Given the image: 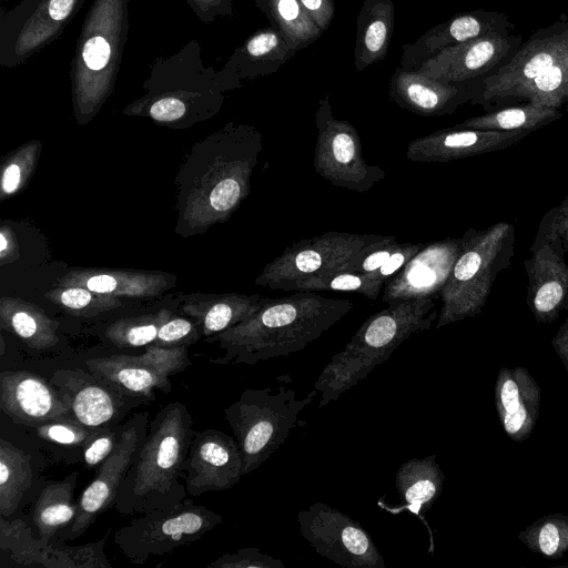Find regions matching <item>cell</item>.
I'll use <instances>...</instances> for the list:
<instances>
[{
	"label": "cell",
	"instance_id": "1",
	"mask_svg": "<svg viewBox=\"0 0 568 568\" xmlns=\"http://www.w3.org/2000/svg\"><path fill=\"white\" fill-rule=\"evenodd\" d=\"M353 307V303L346 298L328 297L316 292L266 297L246 320L206 337V342H216L224 351L223 356L212 362L254 365L297 353L320 338Z\"/></svg>",
	"mask_w": 568,
	"mask_h": 568
},
{
	"label": "cell",
	"instance_id": "2",
	"mask_svg": "<svg viewBox=\"0 0 568 568\" xmlns=\"http://www.w3.org/2000/svg\"><path fill=\"white\" fill-rule=\"evenodd\" d=\"M196 432L185 404L174 400L164 405L150 419L113 508L123 516L141 515L185 499L182 470Z\"/></svg>",
	"mask_w": 568,
	"mask_h": 568
},
{
	"label": "cell",
	"instance_id": "3",
	"mask_svg": "<svg viewBox=\"0 0 568 568\" xmlns=\"http://www.w3.org/2000/svg\"><path fill=\"white\" fill-rule=\"evenodd\" d=\"M437 316L434 298L419 297L388 303L367 317L316 379L314 388L322 393L317 407L336 400L388 359L410 335L429 329Z\"/></svg>",
	"mask_w": 568,
	"mask_h": 568
},
{
	"label": "cell",
	"instance_id": "4",
	"mask_svg": "<svg viewBox=\"0 0 568 568\" xmlns=\"http://www.w3.org/2000/svg\"><path fill=\"white\" fill-rule=\"evenodd\" d=\"M462 251L439 294L436 327L481 313L499 271L513 256L514 227L499 222L486 230L469 229Z\"/></svg>",
	"mask_w": 568,
	"mask_h": 568
},
{
	"label": "cell",
	"instance_id": "5",
	"mask_svg": "<svg viewBox=\"0 0 568 568\" xmlns=\"http://www.w3.org/2000/svg\"><path fill=\"white\" fill-rule=\"evenodd\" d=\"M318 390L297 398L285 385L275 388L244 389L239 399L224 408L243 462V476L256 470L286 440L291 430L305 422L300 414L312 403Z\"/></svg>",
	"mask_w": 568,
	"mask_h": 568
},
{
	"label": "cell",
	"instance_id": "6",
	"mask_svg": "<svg viewBox=\"0 0 568 568\" xmlns=\"http://www.w3.org/2000/svg\"><path fill=\"white\" fill-rule=\"evenodd\" d=\"M223 521V517L191 498L141 514L115 530L113 542L132 564L143 565L190 546Z\"/></svg>",
	"mask_w": 568,
	"mask_h": 568
},
{
	"label": "cell",
	"instance_id": "7",
	"mask_svg": "<svg viewBox=\"0 0 568 568\" xmlns=\"http://www.w3.org/2000/svg\"><path fill=\"white\" fill-rule=\"evenodd\" d=\"M384 235L325 232L287 246L268 262L255 284L274 291L294 292L314 277L352 270L358 258Z\"/></svg>",
	"mask_w": 568,
	"mask_h": 568
},
{
	"label": "cell",
	"instance_id": "8",
	"mask_svg": "<svg viewBox=\"0 0 568 568\" xmlns=\"http://www.w3.org/2000/svg\"><path fill=\"white\" fill-rule=\"evenodd\" d=\"M313 166L334 186L365 193L386 178L378 165L364 159L361 136L346 120L336 119L328 95L318 100Z\"/></svg>",
	"mask_w": 568,
	"mask_h": 568
},
{
	"label": "cell",
	"instance_id": "9",
	"mask_svg": "<svg viewBox=\"0 0 568 568\" xmlns=\"http://www.w3.org/2000/svg\"><path fill=\"white\" fill-rule=\"evenodd\" d=\"M300 532L321 556L345 568H385L371 535L348 515L317 501L297 514Z\"/></svg>",
	"mask_w": 568,
	"mask_h": 568
},
{
	"label": "cell",
	"instance_id": "10",
	"mask_svg": "<svg viewBox=\"0 0 568 568\" xmlns=\"http://www.w3.org/2000/svg\"><path fill=\"white\" fill-rule=\"evenodd\" d=\"M84 364L90 372L123 393L153 400L155 389L170 393V377L183 372L192 363L189 346L164 348L150 344L140 355L95 357L87 359Z\"/></svg>",
	"mask_w": 568,
	"mask_h": 568
},
{
	"label": "cell",
	"instance_id": "11",
	"mask_svg": "<svg viewBox=\"0 0 568 568\" xmlns=\"http://www.w3.org/2000/svg\"><path fill=\"white\" fill-rule=\"evenodd\" d=\"M150 419V413L143 410L125 420V427L115 448L98 466L93 480L78 500V511L73 523L67 530H61L60 540H74L81 537L101 514L114 506L119 488L135 452L145 437Z\"/></svg>",
	"mask_w": 568,
	"mask_h": 568
},
{
	"label": "cell",
	"instance_id": "12",
	"mask_svg": "<svg viewBox=\"0 0 568 568\" xmlns=\"http://www.w3.org/2000/svg\"><path fill=\"white\" fill-rule=\"evenodd\" d=\"M50 381L67 396L72 418L92 430L115 427L133 408L150 402L123 393L89 369H57Z\"/></svg>",
	"mask_w": 568,
	"mask_h": 568
},
{
	"label": "cell",
	"instance_id": "13",
	"mask_svg": "<svg viewBox=\"0 0 568 568\" xmlns=\"http://www.w3.org/2000/svg\"><path fill=\"white\" fill-rule=\"evenodd\" d=\"M106 536L81 546H68L60 539L47 542L36 538L21 519L0 517V549L18 566L44 568H111L104 554Z\"/></svg>",
	"mask_w": 568,
	"mask_h": 568
},
{
	"label": "cell",
	"instance_id": "14",
	"mask_svg": "<svg viewBox=\"0 0 568 568\" xmlns=\"http://www.w3.org/2000/svg\"><path fill=\"white\" fill-rule=\"evenodd\" d=\"M242 455L236 439L224 432L197 430L183 464L187 495L199 497L209 491H223L243 476Z\"/></svg>",
	"mask_w": 568,
	"mask_h": 568
},
{
	"label": "cell",
	"instance_id": "15",
	"mask_svg": "<svg viewBox=\"0 0 568 568\" xmlns=\"http://www.w3.org/2000/svg\"><path fill=\"white\" fill-rule=\"evenodd\" d=\"M0 408L13 423L33 428L72 418L67 396L50 379L27 371L0 374Z\"/></svg>",
	"mask_w": 568,
	"mask_h": 568
},
{
	"label": "cell",
	"instance_id": "16",
	"mask_svg": "<svg viewBox=\"0 0 568 568\" xmlns=\"http://www.w3.org/2000/svg\"><path fill=\"white\" fill-rule=\"evenodd\" d=\"M464 239L447 237L424 244L407 264L383 287L386 304L419 297H439L457 260Z\"/></svg>",
	"mask_w": 568,
	"mask_h": 568
},
{
	"label": "cell",
	"instance_id": "17",
	"mask_svg": "<svg viewBox=\"0 0 568 568\" xmlns=\"http://www.w3.org/2000/svg\"><path fill=\"white\" fill-rule=\"evenodd\" d=\"M529 131H495L450 128L408 143L406 159L415 163L449 162L507 149Z\"/></svg>",
	"mask_w": 568,
	"mask_h": 568
},
{
	"label": "cell",
	"instance_id": "18",
	"mask_svg": "<svg viewBox=\"0 0 568 568\" xmlns=\"http://www.w3.org/2000/svg\"><path fill=\"white\" fill-rule=\"evenodd\" d=\"M514 45L505 34L484 36L443 49L415 71L443 82L464 83L491 70Z\"/></svg>",
	"mask_w": 568,
	"mask_h": 568
},
{
	"label": "cell",
	"instance_id": "19",
	"mask_svg": "<svg viewBox=\"0 0 568 568\" xmlns=\"http://www.w3.org/2000/svg\"><path fill=\"white\" fill-rule=\"evenodd\" d=\"M541 390L525 367H503L495 383V407L506 435L516 443L532 433L539 415Z\"/></svg>",
	"mask_w": 568,
	"mask_h": 568
},
{
	"label": "cell",
	"instance_id": "20",
	"mask_svg": "<svg viewBox=\"0 0 568 568\" xmlns=\"http://www.w3.org/2000/svg\"><path fill=\"white\" fill-rule=\"evenodd\" d=\"M528 305L538 323L555 322L568 307V265L549 244L535 247L525 262Z\"/></svg>",
	"mask_w": 568,
	"mask_h": 568
},
{
	"label": "cell",
	"instance_id": "21",
	"mask_svg": "<svg viewBox=\"0 0 568 568\" xmlns=\"http://www.w3.org/2000/svg\"><path fill=\"white\" fill-rule=\"evenodd\" d=\"M490 13L469 12L437 24L415 42L403 45L400 68L415 71L427 59L443 49L488 34L500 33L504 23Z\"/></svg>",
	"mask_w": 568,
	"mask_h": 568
},
{
	"label": "cell",
	"instance_id": "22",
	"mask_svg": "<svg viewBox=\"0 0 568 568\" xmlns=\"http://www.w3.org/2000/svg\"><path fill=\"white\" fill-rule=\"evenodd\" d=\"M568 51V30L536 39L528 43L507 64L484 80L483 99L504 98L549 69Z\"/></svg>",
	"mask_w": 568,
	"mask_h": 568
},
{
	"label": "cell",
	"instance_id": "23",
	"mask_svg": "<svg viewBox=\"0 0 568 568\" xmlns=\"http://www.w3.org/2000/svg\"><path fill=\"white\" fill-rule=\"evenodd\" d=\"M459 83H447L398 67L390 77L389 97L402 109L423 116L452 113L465 98Z\"/></svg>",
	"mask_w": 568,
	"mask_h": 568
},
{
	"label": "cell",
	"instance_id": "24",
	"mask_svg": "<svg viewBox=\"0 0 568 568\" xmlns=\"http://www.w3.org/2000/svg\"><path fill=\"white\" fill-rule=\"evenodd\" d=\"M265 298L260 294L193 295L185 300L181 310L195 321L202 336L211 337L246 320Z\"/></svg>",
	"mask_w": 568,
	"mask_h": 568
},
{
	"label": "cell",
	"instance_id": "25",
	"mask_svg": "<svg viewBox=\"0 0 568 568\" xmlns=\"http://www.w3.org/2000/svg\"><path fill=\"white\" fill-rule=\"evenodd\" d=\"M394 26L392 0L364 1L356 21L354 63L357 71H364L387 55Z\"/></svg>",
	"mask_w": 568,
	"mask_h": 568
},
{
	"label": "cell",
	"instance_id": "26",
	"mask_svg": "<svg viewBox=\"0 0 568 568\" xmlns=\"http://www.w3.org/2000/svg\"><path fill=\"white\" fill-rule=\"evenodd\" d=\"M445 475L436 455L412 458L403 463L395 475V486L404 508L424 515L442 494Z\"/></svg>",
	"mask_w": 568,
	"mask_h": 568
},
{
	"label": "cell",
	"instance_id": "27",
	"mask_svg": "<svg viewBox=\"0 0 568 568\" xmlns=\"http://www.w3.org/2000/svg\"><path fill=\"white\" fill-rule=\"evenodd\" d=\"M78 475L73 471L62 480L49 481L41 490L32 517L41 540L51 542L58 532L73 523L78 511L74 500Z\"/></svg>",
	"mask_w": 568,
	"mask_h": 568
},
{
	"label": "cell",
	"instance_id": "28",
	"mask_svg": "<svg viewBox=\"0 0 568 568\" xmlns=\"http://www.w3.org/2000/svg\"><path fill=\"white\" fill-rule=\"evenodd\" d=\"M0 320L2 328L14 334L33 349L47 351L57 346L59 342L58 323L29 302L2 297Z\"/></svg>",
	"mask_w": 568,
	"mask_h": 568
},
{
	"label": "cell",
	"instance_id": "29",
	"mask_svg": "<svg viewBox=\"0 0 568 568\" xmlns=\"http://www.w3.org/2000/svg\"><path fill=\"white\" fill-rule=\"evenodd\" d=\"M59 283L62 286H81L118 297L154 296L166 287L164 278L154 274L92 270L70 272Z\"/></svg>",
	"mask_w": 568,
	"mask_h": 568
},
{
	"label": "cell",
	"instance_id": "30",
	"mask_svg": "<svg viewBox=\"0 0 568 568\" xmlns=\"http://www.w3.org/2000/svg\"><path fill=\"white\" fill-rule=\"evenodd\" d=\"M32 483L31 456L0 438V515L9 517L18 509Z\"/></svg>",
	"mask_w": 568,
	"mask_h": 568
},
{
	"label": "cell",
	"instance_id": "31",
	"mask_svg": "<svg viewBox=\"0 0 568 568\" xmlns=\"http://www.w3.org/2000/svg\"><path fill=\"white\" fill-rule=\"evenodd\" d=\"M260 7L274 28L285 38L287 43L300 51L324 32L317 27L300 0H258Z\"/></svg>",
	"mask_w": 568,
	"mask_h": 568
},
{
	"label": "cell",
	"instance_id": "32",
	"mask_svg": "<svg viewBox=\"0 0 568 568\" xmlns=\"http://www.w3.org/2000/svg\"><path fill=\"white\" fill-rule=\"evenodd\" d=\"M557 108L528 103L469 118L455 125L459 129L495 131H534L561 118Z\"/></svg>",
	"mask_w": 568,
	"mask_h": 568
},
{
	"label": "cell",
	"instance_id": "33",
	"mask_svg": "<svg viewBox=\"0 0 568 568\" xmlns=\"http://www.w3.org/2000/svg\"><path fill=\"white\" fill-rule=\"evenodd\" d=\"M297 53L274 27L253 34L243 47V57L252 77L276 72Z\"/></svg>",
	"mask_w": 568,
	"mask_h": 568
},
{
	"label": "cell",
	"instance_id": "34",
	"mask_svg": "<svg viewBox=\"0 0 568 568\" xmlns=\"http://www.w3.org/2000/svg\"><path fill=\"white\" fill-rule=\"evenodd\" d=\"M518 539L534 554L559 559L568 552V516H542L520 531Z\"/></svg>",
	"mask_w": 568,
	"mask_h": 568
},
{
	"label": "cell",
	"instance_id": "35",
	"mask_svg": "<svg viewBox=\"0 0 568 568\" xmlns=\"http://www.w3.org/2000/svg\"><path fill=\"white\" fill-rule=\"evenodd\" d=\"M564 57L535 79L508 91L504 98H524L535 105L558 109L568 101V75Z\"/></svg>",
	"mask_w": 568,
	"mask_h": 568
},
{
	"label": "cell",
	"instance_id": "36",
	"mask_svg": "<svg viewBox=\"0 0 568 568\" xmlns=\"http://www.w3.org/2000/svg\"><path fill=\"white\" fill-rule=\"evenodd\" d=\"M172 316L171 311L161 310L154 314L122 318L106 328L105 337L121 348L148 346L155 341L161 326Z\"/></svg>",
	"mask_w": 568,
	"mask_h": 568
},
{
	"label": "cell",
	"instance_id": "37",
	"mask_svg": "<svg viewBox=\"0 0 568 568\" xmlns=\"http://www.w3.org/2000/svg\"><path fill=\"white\" fill-rule=\"evenodd\" d=\"M383 287L384 283L375 274H359L344 270L305 281L294 292H353L377 300Z\"/></svg>",
	"mask_w": 568,
	"mask_h": 568
},
{
	"label": "cell",
	"instance_id": "38",
	"mask_svg": "<svg viewBox=\"0 0 568 568\" xmlns=\"http://www.w3.org/2000/svg\"><path fill=\"white\" fill-rule=\"evenodd\" d=\"M45 296L78 316H93L121 306L118 296L101 294L81 286H62L47 293Z\"/></svg>",
	"mask_w": 568,
	"mask_h": 568
},
{
	"label": "cell",
	"instance_id": "39",
	"mask_svg": "<svg viewBox=\"0 0 568 568\" xmlns=\"http://www.w3.org/2000/svg\"><path fill=\"white\" fill-rule=\"evenodd\" d=\"M545 243L560 255L568 252V197L544 216L535 247Z\"/></svg>",
	"mask_w": 568,
	"mask_h": 568
},
{
	"label": "cell",
	"instance_id": "40",
	"mask_svg": "<svg viewBox=\"0 0 568 568\" xmlns=\"http://www.w3.org/2000/svg\"><path fill=\"white\" fill-rule=\"evenodd\" d=\"M38 437L62 446H85L98 430H92L74 419L50 422L34 427Z\"/></svg>",
	"mask_w": 568,
	"mask_h": 568
},
{
	"label": "cell",
	"instance_id": "41",
	"mask_svg": "<svg viewBox=\"0 0 568 568\" xmlns=\"http://www.w3.org/2000/svg\"><path fill=\"white\" fill-rule=\"evenodd\" d=\"M202 336L199 326L183 317H170L160 328L155 341L158 347L175 348L190 346Z\"/></svg>",
	"mask_w": 568,
	"mask_h": 568
},
{
	"label": "cell",
	"instance_id": "42",
	"mask_svg": "<svg viewBox=\"0 0 568 568\" xmlns=\"http://www.w3.org/2000/svg\"><path fill=\"white\" fill-rule=\"evenodd\" d=\"M211 568H284L281 559L273 558L255 547L226 552L207 565Z\"/></svg>",
	"mask_w": 568,
	"mask_h": 568
},
{
	"label": "cell",
	"instance_id": "43",
	"mask_svg": "<svg viewBox=\"0 0 568 568\" xmlns=\"http://www.w3.org/2000/svg\"><path fill=\"white\" fill-rule=\"evenodd\" d=\"M37 146L27 145L20 150L4 166L1 178V190L3 195L17 192L27 181L33 163Z\"/></svg>",
	"mask_w": 568,
	"mask_h": 568
},
{
	"label": "cell",
	"instance_id": "44",
	"mask_svg": "<svg viewBox=\"0 0 568 568\" xmlns=\"http://www.w3.org/2000/svg\"><path fill=\"white\" fill-rule=\"evenodd\" d=\"M124 427L125 422L115 427L101 428L95 433V435L84 446L83 458L87 467L93 468L99 466L108 456L111 455Z\"/></svg>",
	"mask_w": 568,
	"mask_h": 568
},
{
	"label": "cell",
	"instance_id": "45",
	"mask_svg": "<svg viewBox=\"0 0 568 568\" xmlns=\"http://www.w3.org/2000/svg\"><path fill=\"white\" fill-rule=\"evenodd\" d=\"M423 246V243H398L384 265L374 274L385 284L399 272Z\"/></svg>",
	"mask_w": 568,
	"mask_h": 568
},
{
	"label": "cell",
	"instance_id": "46",
	"mask_svg": "<svg viewBox=\"0 0 568 568\" xmlns=\"http://www.w3.org/2000/svg\"><path fill=\"white\" fill-rule=\"evenodd\" d=\"M110 45L102 37L90 38L83 48L82 58L85 65L94 71L103 69L110 59Z\"/></svg>",
	"mask_w": 568,
	"mask_h": 568
},
{
	"label": "cell",
	"instance_id": "47",
	"mask_svg": "<svg viewBox=\"0 0 568 568\" xmlns=\"http://www.w3.org/2000/svg\"><path fill=\"white\" fill-rule=\"evenodd\" d=\"M304 9L324 32L328 29L335 14L334 0H300Z\"/></svg>",
	"mask_w": 568,
	"mask_h": 568
},
{
	"label": "cell",
	"instance_id": "48",
	"mask_svg": "<svg viewBox=\"0 0 568 568\" xmlns=\"http://www.w3.org/2000/svg\"><path fill=\"white\" fill-rule=\"evenodd\" d=\"M184 113V103L175 98H163L150 108V114L156 121H174L182 118Z\"/></svg>",
	"mask_w": 568,
	"mask_h": 568
},
{
	"label": "cell",
	"instance_id": "49",
	"mask_svg": "<svg viewBox=\"0 0 568 568\" xmlns=\"http://www.w3.org/2000/svg\"><path fill=\"white\" fill-rule=\"evenodd\" d=\"M551 345L568 373V317L552 337Z\"/></svg>",
	"mask_w": 568,
	"mask_h": 568
},
{
	"label": "cell",
	"instance_id": "50",
	"mask_svg": "<svg viewBox=\"0 0 568 568\" xmlns=\"http://www.w3.org/2000/svg\"><path fill=\"white\" fill-rule=\"evenodd\" d=\"M74 0H50L48 11L53 20L65 19L73 7Z\"/></svg>",
	"mask_w": 568,
	"mask_h": 568
},
{
	"label": "cell",
	"instance_id": "51",
	"mask_svg": "<svg viewBox=\"0 0 568 568\" xmlns=\"http://www.w3.org/2000/svg\"><path fill=\"white\" fill-rule=\"evenodd\" d=\"M11 232L7 227H2L0 233V256L1 261L4 263L9 256L14 254V242L11 236Z\"/></svg>",
	"mask_w": 568,
	"mask_h": 568
},
{
	"label": "cell",
	"instance_id": "52",
	"mask_svg": "<svg viewBox=\"0 0 568 568\" xmlns=\"http://www.w3.org/2000/svg\"><path fill=\"white\" fill-rule=\"evenodd\" d=\"M564 64H565L566 73L568 75V52L564 57Z\"/></svg>",
	"mask_w": 568,
	"mask_h": 568
}]
</instances>
